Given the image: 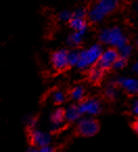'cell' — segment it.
Returning <instances> with one entry per match:
<instances>
[{"label": "cell", "mask_w": 138, "mask_h": 152, "mask_svg": "<svg viewBox=\"0 0 138 152\" xmlns=\"http://www.w3.org/2000/svg\"><path fill=\"white\" fill-rule=\"evenodd\" d=\"M104 50L102 45L95 43L88 48L82 49L78 52V61L76 67L80 70H86L91 66H94L100 58V54Z\"/></svg>", "instance_id": "1"}, {"label": "cell", "mask_w": 138, "mask_h": 152, "mask_svg": "<svg viewBox=\"0 0 138 152\" xmlns=\"http://www.w3.org/2000/svg\"><path fill=\"white\" fill-rule=\"evenodd\" d=\"M100 40L115 49H118L128 43L126 35L121 31V28L117 26L102 29L100 33Z\"/></svg>", "instance_id": "2"}, {"label": "cell", "mask_w": 138, "mask_h": 152, "mask_svg": "<svg viewBox=\"0 0 138 152\" xmlns=\"http://www.w3.org/2000/svg\"><path fill=\"white\" fill-rule=\"evenodd\" d=\"M117 5L118 0H98L90 9L88 17L92 22H100L108 14L112 13Z\"/></svg>", "instance_id": "3"}, {"label": "cell", "mask_w": 138, "mask_h": 152, "mask_svg": "<svg viewBox=\"0 0 138 152\" xmlns=\"http://www.w3.org/2000/svg\"><path fill=\"white\" fill-rule=\"evenodd\" d=\"M100 131V124L93 116L83 115L78 121L76 132L78 135L84 137H92Z\"/></svg>", "instance_id": "4"}, {"label": "cell", "mask_w": 138, "mask_h": 152, "mask_svg": "<svg viewBox=\"0 0 138 152\" xmlns=\"http://www.w3.org/2000/svg\"><path fill=\"white\" fill-rule=\"evenodd\" d=\"M78 105V109L81 111V114L86 116L98 115L102 110V103L96 98L84 99L83 101H81Z\"/></svg>", "instance_id": "5"}, {"label": "cell", "mask_w": 138, "mask_h": 152, "mask_svg": "<svg viewBox=\"0 0 138 152\" xmlns=\"http://www.w3.org/2000/svg\"><path fill=\"white\" fill-rule=\"evenodd\" d=\"M29 140L33 147L41 148L47 145H51L52 143V134L48 131L39 129V128H33L29 129Z\"/></svg>", "instance_id": "6"}, {"label": "cell", "mask_w": 138, "mask_h": 152, "mask_svg": "<svg viewBox=\"0 0 138 152\" xmlns=\"http://www.w3.org/2000/svg\"><path fill=\"white\" fill-rule=\"evenodd\" d=\"M117 59H118L117 49L113 48V47H110V48L102 50L95 65L97 67H100V69L108 70L110 68H112V65L114 64V62Z\"/></svg>", "instance_id": "7"}, {"label": "cell", "mask_w": 138, "mask_h": 152, "mask_svg": "<svg viewBox=\"0 0 138 152\" xmlns=\"http://www.w3.org/2000/svg\"><path fill=\"white\" fill-rule=\"evenodd\" d=\"M49 120H50V126H49L50 133H57V132H59L64 127V124L66 123L64 116V109L61 107L54 109V111L51 112Z\"/></svg>", "instance_id": "8"}, {"label": "cell", "mask_w": 138, "mask_h": 152, "mask_svg": "<svg viewBox=\"0 0 138 152\" xmlns=\"http://www.w3.org/2000/svg\"><path fill=\"white\" fill-rule=\"evenodd\" d=\"M67 52L66 49H59L57 52H54L51 56V63L52 66L58 72H62L65 70L68 66V62H67Z\"/></svg>", "instance_id": "9"}, {"label": "cell", "mask_w": 138, "mask_h": 152, "mask_svg": "<svg viewBox=\"0 0 138 152\" xmlns=\"http://www.w3.org/2000/svg\"><path fill=\"white\" fill-rule=\"evenodd\" d=\"M115 84L123 88L125 91L130 94H136L138 92V81L134 78H127V77H119L115 80Z\"/></svg>", "instance_id": "10"}, {"label": "cell", "mask_w": 138, "mask_h": 152, "mask_svg": "<svg viewBox=\"0 0 138 152\" xmlns=\"http://www.w3.org/2000/svg\"><path fill=\"white\" fill-rule=\"evenodd\" d=\"M64 116L65 121L68 123H76L83 115L81 114L78 104H71L64 109Z\"/></svg>", "instance_id": "11"}, {"label": "cell", "mask_w": 138, "mask_h": 152, "mask_svg": "<svg viewBox=\"0 0 138 152\" xmlns=\"http://www.w3.org/2000/svg\"><path fill=\"white\" fill-rule=\"evenodd\" d=\"M85 94H86V89L83 85H76L70 91V98L72 101L80 103L81 101L85 99Z\"/></svg>", "instance_id": "12"}, {"label": "cell", "mask_w": 138, "mask_h": 152, "mask_svg": "<svg viewBox=\"0 0 138 152\" xmlns=\"http://www.w3.org/2000/svg\"><path fill=\"white\" fill-rule=\"evenodd\" d=\"M85 34L86 31H74L71 34L67 39V44L69 46H78V45L82 44L83 40H84Z\"/></svg>", "instance_id": "13"}, {"label": "cell", "mask_w": 138, "mask_h": 152, "mask_svg": "<svg viewBox=\"0 0 138 152\" xmlns=\"http://www.w3.org/2000/svg\"><path fill=\"white\" fill-rule=\"evenodd\" d=\"M70 26L74 29V31H87V22L85 19L71 18L69 20Z\"/></svg>", "instance_id": "14"}, {"label": "cell", "mask_w": 138, "mask_h": 152, "mask_svg": "<svg viewBox=\"0 0 138 152\" xmlns=\"http://www.w3.org/2000/svg\"><path fill=\"white\" fill-rule=\"evenodd\" d=\"M118 86L115 84V82L109 83L105 88V96H107L109 100H115L116 98L119 94V91H118Z\"/></svg>", "instance_id": "15"}, {"label": "cell", "mask_w": 138, "mask_h": 152, "mask_svg": "<svg viewBox=\"0 0 138 152\" xmlns=\"http://www.w3.org/2000/svg\"><path fill=\"white\" fill-rule=\"evenodd\" d=\"M104 74H105V70L100 69V67H97L96 65L94 67H91V69H90V72H89L90 81L93 83L100 82L102 79V77H104Z\"/></svg>", "instance_id": "16"}, {"label": "cell", "mask_w": 138, "mask_h": 152, "mask_svg": "<svg viewBox=\"0 0 138 152\" xmlns=\"http://www.w3.org/2000/svg\"><path fill=\"white\" fill-rule=\"evenodd\" d=\"M51 99H52V102L57 105H61V104L65 103L66 101V94L63 90L57 89L54 91H52L51 94Z\"/></svg>", "instance_id": "17"}, {"label": "cell", "mask_w": 138, "mask_h": 152, "mask_svg": "<svg viewBox=\"0 0 138 152\" xmlns=\"http://www.w3.org/2000/svg\"><path fill=\"white\" fill-rule=\"evenodd\" d=\"M117 53H118V57L119 58H123V59H129L130 57H131L132 53H133V47H132V45L130 44H125L123 46L119 47V48L117 49Z\"/></svg>", "instance_id": "18"}, {"label": "cell", "mask_w": 138, "mask_h": 152, "mask_svg": "<svg viewBox=\"0 0 138 152\" xmlns=\"http://www.w3.org/2000/svg\"><path fill=\"white\" fill-rule=\"evenodd\" d=\"M78 61V50H70L67 52V62L68 66H76Z\"/></svg>", "instance_id": "19"}, {"label": "cell", "mask_w": 138, "mask_h": 152, "mask_svg": "<svg viewBox=\"0 0 138 152\" xmlns=\"http://www.w3.org/2000/svg\"><path fill=\"white\" fill-rule=\"evenodd\" d=\"M25 125L28 127V129H33V128H36L38 125V121H37V118L35 115H28L25 116Z\"/></svg>", "instance_id": "20"}, {"label": "cell", "mask_w": 138, "mask_h": 152, "mask_svg": "<svg viewBox=\"0 0 138 152\" xmlns=\"http://www.w3.org/2000/svg\"><path fill=\"white\" fill-rule=\"evenodd\" d=\"M126 65H127V60L118 57V59L114 62V64L112 65V68L115 70H120V69H123L126 67Z\"/></svg>", "instance_id": "21"}, {"label": "cell", "mask_w": 138, "mask_h": 152, "mask_svg": "<svg viewBox=\"0 0 138 152\" xmlns=\"http://www.w3.org/2000/svg\"><path fill=\"white\" fill-rule=\"evenodd\" d=\"M72 17L71 18H81V19H85L86 16H87V12L84 9H76V11H74V13L71 14Z\"/></svg>", "instance_id": "22"}, {"label": "cell", "mask_w": 138, "mask_h": 152, "mask_svg": "<svg viewBox=\"0 0 138 152\" xmlns=\"http://www.w3.org/2000/svg\"><path fill=\"white\" fill-rule=\"evenodd\" d=\"M71 17H72L71 13L68 11H62L59 14V19H60L61 21H63V22H68V21L71 19Z\"/></svg>", "instance_id": "23"}, {"label": "cell", "mask_w": 138, "mask_h": 152, "mask_svg": "<svg viewBox=\"0 0 138 152\" xmlns=\"http://www.w3.org/2000/svg\"><path fill=\"white\" fill-rule=\"evenodd\" d=\"M131 112L133 115H137L138 114V101L137 100H134L132 102V105H131Z\"/></svg>", "instance_id": "24"}, {"label": "cell", "mask_w": 138, "mask_h": 152, "mask_svg": "<svg viewBox=\"0 0 138 152\" xmlns=\"http://www.w3.org/2000/svg\"><path fill=\"white\" fill-rule=\"evenodd\" d=\"M38 152H56V150L51 145H47L44 147L38 148Z\"/></svg>", "instance_id": "25"}, {"label": "cell", "mask_w": 138, "mask_h": 152, "mask_svg": "<svg viewBox=\"0 0 138 152\" xmlns=\"http://www.w3.org/2000/svg\"><path fill=\"white\" fill-rule=\"evenodd\" d=\"M25 152H38V148L33 147V146H31V147H29Z\"/></svg>", "instance_id": "26"}, {"label": "cell", "mask_w": 138, "mask_h": 152, "mask_svg": "<svg viewBox=\"0 0 138 152\" xmlns=\"http://www.w3.org/2000/svg\"><path fill=\"white\" fill-rule=\"evenodd\" d=\"M133 72H136V74L138 72V63H137V62H135V63L133 64Z\"/></svg>", "instance_id": "27"}]
</instances>
